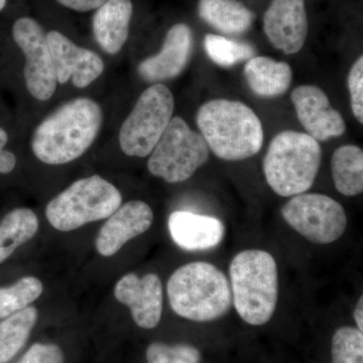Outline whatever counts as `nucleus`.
<instances>
[{"label": "nucleus", "mask_w": 363, "mask_h": 363, "mask_svg": "<svg viewBox=\"0 0 363 363\" xmlns=\"http://www.w3.org/2000/svg\"><path fill=\"white\" fill-rule=\"evenodd\" d=\"M102 119L101 107L89 98H77L62 105L33 133V154L48 164L75 161L94 143Z\"/></svg>", "instance_id": "1"}, {"label": "nucleus", "mask_w": 363, "mask_h": 363, "mask_svg": "<svg viewBox=\"0 0 363 363\" xmlns=\"http://www.w3.org/2000/svg\"><path fill=\"white\" fill-rule=\"evenodd\" d=\"M196 121L208 147L222 160L242 161L262 149V121L242 102L210 100L200 107Z\"/></svg>", "instance_id": "2"}, {"label": "nucleus", "mask_w": 363, "mask_h": 363, "mask_svg": "<svg viewBox=\"0 0 363 363\" xmlns=\"http://www.w3.org/2000/svg\"><path fill=\"white\" fill-rule=\"evenodd\" d=\"M169 302L177 315L195 322H209L226 314L233 305L225 274L209 262L179 267L169 278Z\"/></svg>", "instance_id": "3"}, {"label": "nucleus", "mask_w": 363, "mask_h": 363, "mask_svg": "<svg viewBox=\"0 0 363 363\" xmlns=\"http://www.w3.org/2000/svg\"><path fill=\"white\" fill-rule=\"evenodd\" d=\"M231 296L236 312L253 326L267 324L276 311L279 274L276 259L262 250H243L229 267Z\"/></svg>", "instance_id": "4"}, {"label": "nucleus", "mask_w": 363, "mask_h": 363, "mask_svg": "<svg viewBox=\"0 0 363 363\" xmlns=\"http://www.w3.org/2000/svg\"><path fill=\"white\" fill-rule=\"evenodd\" d=\"M321 157V147L312 136L298 131H283L274 136L264 157L267 184L281 197L303 194L314 184Z\"/></svg>", "instance_id": "5"}, {"label": "nucleus", "mask_w": 363, "mask_h": 363, "mask_svg": "<svg viewBox=\"0 0 363 363\" xmlns=\"http://www.w3.org/2000/svg\"><path fill=\"white\" fill-rule=\"evenodd\" d=\"M123 202L116 186L100 176L88 177L72 184L45 208V216L54 228L72 231L108 218Z\"/></svg>", "instance_id": "6"}, {"label": "nucleus", "mask_w": 363, "mask_h": 363, "mask_svg": "<svg viewBox=\"0 0 363 363\" xmlns=\"http://www.w3.org/2000/svg\"><path fill=\"white\" fill-rule=\"evenodd\" d=\"M208 157L209 147L203 136L176 116L150 152L147 168L152 175L168 183H181L194 175Z\"/></svg>", "instance_id": "7"}, {"label": "nucleus", "mask_w": 363, "mask_h": 363, "mask_svg": "<svg viewBox=\"0 0 363 363\" xmlns=\"http://www.w3.org/2000/svg\"><path fill=\"white\" fill-rule=\"evenodd\" d=\"M175 100L169 88L157 83L140 95L124 121L119 145L128 157L149 156L173 118Z\"/></svg>", "instance_id": "8"}, {"label": "nucleus", "mask_w": 363, "mask_h": 363, "mask_svg": "<svg viewBox=\"0 0 363 363\" xmlns=\"http://www.w3.org/2000/svg\"><path fill=\"white\" fill-rule=\"evenodd\" d=\"M286 223L306 240L329 245L345 233L347 217L342 205L323 194H298L281 208Z\"/></svg>", "instance_id": "9"}, {"label": "nucleus", "mask_w": 363, "mask_h": 363, "mask_svg": "<svg viewBox=\"0 0 363 363\" xmlns=\"http://www.w3.org/2000/svg\"><path fill=\"white\" fill-rule=\"evenodd\" d=\"M13 35L14 42L25 55L23 76L28 92L35 99L47 101L58 84L47 33L37 21L21 18L14 23Z\"/></svg>", "instance_id": "10"}, {"label": "nucleus", "mask_w": 363, "mask_h": 363, "mask_svg": "<svg viewBox=\"0 0 363 363\" xmlns=\"http://www.w3.org/2000/svg\"><path fill=\"white\" fill-rule=\"evenodd\" d=\"M47 39L60 84L71 81L76 87L85 88L104 73V60L96 52L79 47L57 30L48 33Z\"/></svg>", "instance_id": "11"}, {"label": "nucleus", "mask_w": 363, "mask_h": 363, "mask_svg": "<svg viewBox=\"0 0 363 363\" xmlns=\"http://www.w3.org/2000/svg\"><path fill=\"white\" fill-rule=\"evenodd\" d=\"M291 98L301 125L317 142H326L345 133L342 116L331 106L321 88L298 86L293 91Z\"/></svg>", "instance_id": "12"}, {"label": "nucleus", "mask_w": 363, "mask_h": 363, "mask_svg": "<svg viewBox=\"0 0 363 363\" xmlns=\"http://www.w3.org/2000/svg\"><path fill=\"white\" fill-rule=\"evenodd\" d=\"M308 28L304 0H272L264 13L267 39L284 54H296L302 49Z\"/></svg>", "instance_id": "13"}, {"label": "nucleus", "mask_w": 363, "mask_h": 363, "mask_svg": "<svg viewBox=\"0 0 363 363\" xmlns=\"http://www.w3.org/2000/svg\"><path fill=\"white\" fill-rule=\"evenodd\" d=\"M117 301L128 306L133 320L143 329H152L159 325L162 313V285L155 274L138 278L128 274L117 281L114 288Z\"/></svg>", "instance_id": "14"}, {"label": "nucleus", "mask_w": 363, "mask_h": 363, "mask_svg": "<svg viewBox=\"0 0 363 363\" xmlns=\"http://www.w3.org/2000/svg\"><path fill=\"white\" fill-rule=\"evenodd\" d=\"M154 221L152 208L143 201H130L108 217L98 233L95 245L104 257H111L128 241L149 230Z\"/></svg>", "instance_id": "15"}, {"label": "nucleus", "mask_w": 363, "mask_h": 363, "mask_svg": "<svg viewBox=\"0 0 363 363\" xmlns=\"http://www.w3.org/2000/svg\"><path fill=\"white\" fill-rule=\"evenodd\" d=\"M192 49L191 28L184 23L172 26L164 38L161 51L140 62L138 75L147 82L156 84L176 78L188 65Z\"/></svg>", "instance_id": "16"}, {"label": "nucleus", "mask_w": 363, "mask_h": 363, "mask_svg": "<svg viewBox=\"0 0 363 363\" xmlns=\"http://www.w3.org/2000/svg\"><path fill=\"white\" fill-rule=\"evenodd\" d=\"M168 225L176 245L189 252L211 250L224 238L223 223L208 215L180 210L169 215Z\"/></svg>", "instance_id": "17"}, {"label": "nucleus", "mask_w": 363, "mask_h": 363, "mask_svg": "<svg viewBox=\"0 0 363 363\" xmlns=\"http://www.w3.org/2000/svg\"><path fill=\"white\" fill-rule=\"evenodd\" d=\"M133 11L131 0H108L93 16L95 40L107 54L116 55L123 49L130 35Z\"/></svg>", "instance_id": "18"}, {"label": "nucleus", "mask_w": 363, "mask_h": 363, "mask_svg": "<svg viewBox=\"0 0 363 363\" xmlns=\"http://www.w3.org/2000/svg\"><path fill=\"white\" fill-rule=\"evenodd\" d=\"M247 82L259 97H278L286 92L292 83L293 71L285 62L269 57H253L245 66Z\"/></svg>", "instance_id": "19"}, {"label": "nucleus", "mask_w": 363, "mask_h": 363, "mask_svg": "<svg viewBox=\"0 0 363 363\" xmlns=\"http://www.w3.org/2000/svg\"><path fill=\"white\" fill-rule=\"evenodd\" d=\"M198 13L205 23L225 35L248 30L255 14L238 0H199Z\"/></svg>", "instance_id": "20"}, {"label": "nucleus", "mask_w": 363, "mask_h": 363, "mask_svg": "<svg viewBox=\"0 0 363 363\" xmlns=\"http://www.w3.org/2000/svg\"><path fill=\"white\" fill-rule=\"evenodd\" d=\"M332 178L338 192L352 197L363 191V152L360 147L346 145L334 152L331 160Z\"/></svg>", "instance_id": "21"}, {"label": "nucleus", "mask_w": 363, "mask_h": 363, "mask_svg": "<svg viewBox=\"0 0 363 363\" xmlns=\"http://www.w3.org/2000/svg\"><path fill=\"white\" fill-rule=\"evenodd\" d=\"M39 229V220L32 210H13L0 222V264L21 245L32 240Z\"/></svg>", "instance_id": "22"}, {"label": "nucleus", "mask_w": 363, "mask_h": 363, "mask_svg": "<svg viewBox=\"0 0 363 363\" xmlns=\"http://www.w3.org/2000/svg\"><path fill=\"white\" fill-rule=\"evenodd\" d=\"M35 308L26 307L0 323V363H6L23 347L37 323Z\"/></svg>", "instance_id": "23"}, {"label": "nucleus", "mask_w": 363, "mask_h": 363, "mask_svg": "<svg viewBox=\"0 0 363 363\" xmlns=\"http://www.w3.org/2000/svg\"><path fill=\"white\" fill-rule=\"evenodd\" d=\"M44 286L35 277H26L7 288H0V319L21 311L42 295Z\"/></svg>", "instance_id": "24"}, {"label": "nucleus", "mask_w": 363, "mask_h": 363, "mask_svg": "<svg viewBox=\"0 0 363 363\" xmlns=\"http://www.w3.org/2000/svg\"><path fill=\"white\" fill-rule=\"evenodd\" d=\"M204 49L208 57L221 67H233L253 58L255 50L247 43L229 40L222 35L209 33L204 39Z\"/></svg>", "instance_id": "25"}, {"label": "nucleus", "mask_w": 363, "mask_h": 363, "mask_svg": "<svg viewBox=\"0 0 363 363\" xmlns=\"http://www.w3.org/2000/svg\"><path fill=\"white\" fill-rule=\"evenodd\" d=\"M332 363H363V332L341 327L332 338Z\"/></svg>", "instance_id": "26"}, {"label": "nucleus", "mask_w": 363, "mask_h": 363, "mask_svg": "<svg viewBox=\"0 0 363 363\" xmlns=\"http://www.w3.org/2000/svg\"><path fill=\"white\" fill-rule=\"evenodd\" d=\"M147 363H200L201 353L189 344H168L155 342L147 350Z\"/></svg>", "instance_id": "27"}, {"label": "nucleus", "mask_w": 363, "mask_h": 363, "mask_svg": "<svg viewBox=\"0 0 363 363\" xmlns=\"http://www.w3.org/2000/svg\"><path fill=\"white\" fill-rule=\"evenodd\" d=\"M348 89L353 114L360 123H363V57H359L350 69Z\"/></svg>", "instance_id": "28"}, {"label": "nucleus", "mask_w": 363, "mask_h": 363, "mask_svg": "<svg viewBox=\"0 0 363 363\" xmlns=\"http://www.w3.org/2000/svg\"><path fill=\"white\" fill-rule=\"evenodd\" d=\"M18 363H64V354L55 344L35 343Z\"/></svg>", "instance_id": "29"}, {"label": "nucleus", "mask_w": 363, "mask_h": 363, "mask_svg": "<svg viewBox=\"0 0 363 363\" xmlns=\"http://www.w3.org/2000/svg\"><path fill=\"white\" fill-rule=\"evenodd\" d=\"M9 135L4 128H0V173L9 174L14 169L16 164V157L13 152L4 150Z\"/></svg>", "instance_id": "30"}, {"label": "nucleus", "mask_w": 363, "mask_h": 363, "mask_svg": "<svg viewBox=\"0 0 363 363\" xmlns=\"http://www.w3.org/2000/svg\"><path fill=\"white\" fill-rule=\"evenodd\" d=\"M58 1L62 6L73 9V11L86 13V11L99 9L108 0H58Z\"/></svg>", "instance_id": "31"}, {"label": "nucleus", "mask_w": 363, "mask_h": 363, "mask_svg": "<svg viewBox=\"0 0 363 363\" xmlns=\"http://www.w3.org/2000/svg\"><path fill=\"white\" fill-rule=\"evenodd\" d=\"M354 320L357 322L358 330H363V298H359L354 309ZM363 332V331H362Z\"/></svg>", "instance_id": "32"}, {"label": "nucleus", "mask_w": 363, "mask_h": 363, "mask_svg": "<svg viewBox=\"0 0 363 363\" xmlns=\"http://www.w3.org/2000/svg\"><path fill=\"white\" fill-rule=\"evenodd\" d=\"M6 0H0V11H2V9H4V6H6Z\"/></svg>", "instance_id": "33"}]
</instances>
